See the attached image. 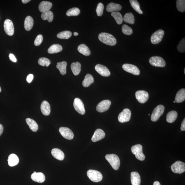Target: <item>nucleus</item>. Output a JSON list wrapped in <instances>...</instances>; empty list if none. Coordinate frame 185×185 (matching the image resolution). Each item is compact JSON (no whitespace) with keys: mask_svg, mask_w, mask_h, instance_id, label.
I'll list each match as a JSON object with an SVG mask.
<instances>
[{"mask_svg":"<svg viewBox=\"0 0 185 185\" xmlns=\"http://www.w3.org/2000/svg\"><path fill=\"white\" fill-rule=\"evenodd\" d=\"M98 39L103 43L109 46L116 44L117 40L113 35L107 33H101L98 35Z\"/></svg>","mask_w":185,"mask_h":185,"instance_id":"nucleus-1","label":"nucleus"},{"mask_svg":"<svg viewBox=\"0 0 185 185\" xmlns=\"http://www.w3.org/2000/svg\"><path fill=\"white\" fill-rule=\"evenodd\" d=\"M105 158L115 170L119 169L120 166V160L118 156L115 154H108L106 155Z\"/></svg>","mask_w":185,"mask_h":185,"instance_id":"nucleus-2","label":"nucleus"},{"mask_svg":"<svg viewBox=\"0 0 185 185\" xmlns=\"http://www.w3.org/2000/svg\"><path fill=\"white\" fill-rule=\"evenodd\" d=\"M143 146L139 144L134 145L131 148V152L135 155L136 158L141 161H144L145 156L143 152Z\"/></svg>","mask_w":185,"mask_h":185,"instance_id":"nucleus-3","label":"nucleus"},{"mask_svg":"<svg viewBox=\"0 0 185 185\" xmlns=\"http://www.w3.org/2000/svg\"><path fill=\"white\" fill-rule=\"evenodd\" d=\"M87 174L90 179L94 182H99L102 180V174L97 170H89L87 171Z\"/></svg>","mask_w":185,"mask_h":185,"instance_id":"nucleus-4","label":"nucleus"},{"mask_svg":"<svg viewBox=\"0 0 185 185\" xmlns=\"http://www.w3.org/2000/svg\"><path fill=\"white\" fill-rule=\"evenodd\" d=\"M165 109L164 106L161 105H159L155 108L151 115V120L155 122L158 120L160 117L163 114Z\"/></svg>","mask_w":185,"mask_h":185,"instance_id":"nucleus-5","label":"nucleus"},{"mask_svg":"<svg viewBox=\"0 0 185 185\" xmlns=\"http://www.w3.org/2000/svg\"><path fill=\"white\" fill-rule=\"evenodd\" d=\"M171 169L174 173H183L185 171V163L181 161H176L171 165Z\"/></svg>","mask_w":185,"mask_h":185,"instance_id":"nucleus-6","label":"nucleus"},{"mask_svg":"<svg viewBox=\"0 0 185 185\" xmlns=\"http://www.w3.org/2000/svg\"><path fill=\"white\" fill-rule=\"evenodd\" d=\"M164 33V31L161 29H159L155 32L151 36V43L154 44H156L160 42L163 38Z\"/></svg>","mask_w":185,"mask_h":185,"instance_id":"nucleus-7","label":"nucleus"},{"mask_svg":"<svg viewBox=\"0 0 185 185\" xmlns=\"http://www.w3.org/2000/svg\"><path fill=\"white\" fill-rule=\"evenodd\" d=\"M149 61L151 65L154 67H163L166 66L165 60L161 57L152 56Z\"/></svg>","mask_w":185,"mask_h":185,"instance_id":"nucleus-8","label":"nucleus"},{"mask_svg":"<svg viewBox=\"0 0 185 185\" xmlns=\"http://www.w3.org/2000/svg\"><path fill=\"white\" fill-rule=\"evenodd\" d=\"M131 113L129 109L125 108L119 113L118 117V121L121 123L127 122L131 118Z\"/></svg>","mask_w":185,"mask_h":185,"instance_id":"nucleus-9","label":"nucleus"},{"mask_svg":"<svg viewBox=\"0 0 185 185\" xmlns=\"http://www.w3.org/2000/svg\"><path fill=\"white\" fill-rule=\"evenodd\" d=\"M73 106L77 112L83 115L85 113V106L82 101L78 98H75L73 102Z\"/></svg>","mask_w":185,"mask_h":185,"instance_id":"nucleus-10","label":"nucleus"},{"mask_svg":"<svg viewBox=\"0 0 185 185\" xmlns=\"http://www.w3.org/2000/svg\"><path fill=\"white\" fill-rule=\"evenodd\" d=\"M135 95L136 100L141 103L144 104L148 100V92L144 90H139L136 91Z\"/></svg>","mask_w":185,"mask_h":185,"instance_id":"nucleus-11","label":"nucleus"},{"mask_svg":"<svg viewBox=\"0 0 185 185\" xmlns=\"http://www.w3.org/2000/svg\"><path fill=\"white\" fill-rule=\"evenodd\" d=\"M122 67L123 70L126 72L136 75L140 74V71L139 69L135 65L125 64L123 65Z\"/></svg>","mask_w":185,"mask_h":185,"instance_id":"nucleus-12","label":"nucleus"},{"mask_svg":"<svg viewBox=\"0 0 185 185\" xmlns=\"http://www.w3.org/2000/svg\"><path fill=\"white\" fill-rule=\"evenodd\" d=\"M111 102L109 100L102 101L96 107V110L98 112L103 113L108 110L110 108Z\"/></svg>","mask_w":185,"mask_h":185,"instance_id":"nucleus-13","label":"nucleus"},{"mask_svg":"<svg viewBox=\"0 0 185 185\" xmlns=\"http://www.w3.org/2000/svg\"><path fill=\"white\" fill-rule=\"evenodd\" d=\"M4 29L6 34L9 36L13 35L14 33V28L13 22L11 20L7 19L4 23Z\"/></svg>","mask_w":185,"mask_h":185,"instance_id":"nucleus-14","label":"nucleus"},{"mask_svg":"<svg viewBox=\"0 0 185 185\" xmlns=\"http://www.w3.org/2000/svg\"><path fill=\"white\" fill-rule=\"evenodd\" d=\"M59 131L63 137L67 140H72L74 138L73 132L68 128L61 127L60 128Z\"/></svg>","mask_w":185,"mask_h":185,"instance_id":"nucleus-15","label":"nucleus"},{"mask_svg":"<svg viewBox=\"0 0 185 185\" xmlns=\"http://www.w3.org/2000/svg\"><path fill=\"white\" fill-rule=\"evenodd\" d=\"M95 70L102 76L108 77L110 76V72L106 66L100 64L96 65L95 68Z\"/></svg>","mask_w":185,"mask_h":185,"instance_id":"nucleus-16","label":"nucleus"},{"mask_svg":"<svg viewBox=\"0 0 185 185\" xmlns=\"http://www.w3.org/2000/svg\"><path fill=\"white\" fill-rule=\"evenodd\" d=\"M105 134L104 132L101 129H97L95 132L94 135L92 138L93 142H96L104 138Z\"/></svg>","mask_w":185,"mask_h":185,"instance_id":"nucleus-17","label":"nucleus"},{"mask_svg":"<svg viewBox=\"0 0 185 185\" xmlns=\"http://www.w3.org/2000/svg\"><path fill=\"white\" fill-rule=\"evenodd\" d=\"M52 4L51 2L47 1H43L39 4V11L43 13L49 11L52 7Z\"/></svg>","mask_w":185,"mask_h":185,"instance_id":"nucleus-18","label":"nucleus"},{"mask_svg":"<svg viewBox=\"0 0 185 185\" xmlns=\"http://www.w3.org/2000/svg\"><path fill=\"white\" fill-rule=\"evenodd\" d=\"M31 179L36 182L42 183L45 181V176L42 172H36L33 173L31 176Z\"/></svg>","mask_w":185,"mask_h":185,"instance_id":"nucleus-19","label":"nucleus"},{"mask_svg":"<svg viewBox=\"0 0 185 185\" xmlns=\"http://www.w3.org/2000/svg\"><path fill=\"white\" fill-rule=\"evenodd\" d=\"M41 111L44 115H49L50 113V106L49 103L46 100L42 102L41 106Z\"/></svg>","mask_w":185,"mask_h":185,"instance_id":"nucleus-20","label":"nucleus"},{"mask_svg":"<svg viewBox=\"0 0 185 185\" xmlns=\"http://www.w3.org/2000/svg\"><path fill=\"white\" fill-rule=\"evenodd\" d=\"M122 6L119 4L111 3L107 6V11L109 12H113L120 11Z\"/></svg>","mask_w":185,"mask_h":185,"instance_id":"nucleus-21","label":"nucleus"},{"mask_svg":"<svg viewBox=\"0 0 185 185\" xmlns=\"http://www.w3.org/2000/svg\"><path fill=\"white\" fill-rule=\"evenodd\" d=\"M52 154L56 159L60 161H62L65 158V155L62 151L59 149L55 148L52 149Z\"/></svg>","mask_w":185,"mask_h":185,"instance_id":"nucleus-22","label":"nucleus"},{"mask_svg":"<svg viewBox=\"0 0 185 185\" xmlns=\"http://www.w3.org/2000/svg\"><path fill=\"white\" fill-rule=\"evenodd\" d=\"M131 180L132 185H140L141 177L137 172H132L131 174Z\"/></svg>","mask_w":185,"mask_h":185,"instance_id":"nucleus-23","label":"nucleus"},{"mask_svg":"<svg viewBox=\"0 0 185 185\" xmlns=\"http://www.w3.org/2000/svg\"><path fill=\"white\" fill-rule=\"evenodd\" d=\"M8 165L10 167H14L18 164L19 163V159L17 156L15 154H12L8 157Z\"/></svg>","mask_w":185,"mask_h":185,"instance_id":"nucleus-24","label":"nucleus"},{"mask_svg":"<svg viewBox=\"0 0 185 185\" xmlns=\"http://www.w3.org/2000/svg\"><path fill=\"white\" fill-rule=\"evenodd\" d=\"M34 21L31 16H28L25 19L24 22V27L27 31H30L33 26Z\"/></svg>","mask_w":185,"mask_h":185,"instance_id":"nucleus-25","label":"nucleus"},{"mask_svg":"<svg viewBox=\"0 0 185 185\" xmlns=\"http://www.w3.org/2000/svg\"><path fill=\"white\" fill-rule=\"evenodd\" d=\"M78 51L85 56H89L91 54V51L89 47L84 44L80 45L77 48Z\"/></svg>","mask_w":185,"mask_h":185,"instance_id":"nucleus-26","label":"nucleus"},{"mask_svg":"<svg viewBox=\"0 0 185 185\" xmlns=\"http://www.w3.org/2000/svg\"><path fill=\"white\" fill-rule=\"evenodd\" d=\"M185 100V90L180 89L176 94L175 100V102L180 103L184 102Z\"/></svg>","mask_w":185,"mask_h":185,"instance_id":"nucleus-27","label":"nucleus"},{"mask_svg":"<svg viewBox=\"0 0 185 185\" xmlns=\"http://www.w3.org/2000/svg\"><path fill=\"white\" fill-rule=\"evenodd\" d=\"M62 50V47L61 45L58 44H54L50 46L48 48V52L49 54H53L58 53Z\"/></svg>","mask_w":185,"mask_h":185,"instance_id":"nucleus-28","label":"nucleus"},{"mask_svg":"<svg viewBox=\"0 0 185 185\" xmlns=\"http://www.w3.org/2000/svg\"><path fill=\"white\" fill-rule=\"evenodd\" d=\"M81 66L80 63L78 62H73L71 64V68L73 75H77L79 74L81 71Z\"/></svg>","mask_w":185,"mask_h":185,"instance_id":"nucleus-29","label":"nucleus"},{"mask_svg":"<svg viewBox=\"0 0 185 185\" xmlns=\"http://www.w3.org/2000/svg\"><path fill=\"white\" fill-rule=\"evenodd\" d=\"M178 113L175 111H171L167 113L166 121L168 123H172L174 122L177 118Z\"/></svg>","mask_w":185,"mask_h":185,"instance_id":"nucleus-30","label":"nucleus"},{"mask_svg":"<svg viewBox=\"0 0 185 185\" xmlns=\"http://www.w3.org/2000/svg\"><path fill=\"white\" fill-rule=\"evenodd\" d=\"M94 79L92 75L90 74L86 75L85 79L82 82V85L84 87H89L91 84L94 82Z\"/></svg>","mask_w":185,"mask_h":185,"instance_id":"nucleus-31","label":"nucleus"},{"mask_svg":"<svg viewBox=\"0 0 185 185\" xmlns=\"http://www.w3.org/2000/svg\"><path fill=\"white\" fill-rule=\"evenodd\" d=\"M26 121L32 131L36 132L38 130V125L34 120L30 118H27L26 119Z\"/></svg>","mask_w":185,"mask_h":185,"instance_id":"nucleus-32","label":"nucleus"},{"mask_svg":"<svg viewBox=\"0 0 185 185\" xmlns=\"http://www.w3.org/2000/svg\"><path fill=\"white\" fill-rule=\"evenodd\" d=\"M123 20L125 22L130 24H133L135 22L134 16L131 12L126 13L123 17Z\"/></svg>","mask_w":185,"mask_h":185,"instance_id":"nucleus-33","label":"nucleus"},{"mask_svg":"<svg viewBox=\"0 0 185 185\" xmlns=\"http://www.w3.org/2000/svg\"><path fill=\"white\" fill-rule=\"evenodd\" d=\"M67 62L65 61L59 62L57 63L56 67L59 70L61 74L64 75L66 73Z\"/></svg>","mask_w":185,"mask_h":185,"instance_id":"nucleus-34","label":"nucleus"},{"mask_svg":"<svg viewBox=\"0 0 185 185\" xmlns=\"http://www.w3.org/2000/svg\"><path fill=\"white\" fill-rule=\"evenodd\" d=\"M41 16L43 20H47L49 22H51L53 20L54 14L52 11L49 10L42 13Z\"/></svg>","mask_w":185,"mask_h":185,"instance_id":"nucleus-35","label":"nucleus"},{"mask_svg":"<svg viewBox=\"0 0 185 185\" xmlns=\"http://www.w3.org/2000/svg\"><path fill=\"white\" fill-rule=\"evenodd\" d=\"M130 4L135 11L140 14H143V11L140 9V4L136 0H130Z\"/></svg>","mask_w":185,"mask_h":185,"instance_id":"nucleus-36","label":"nucleus"},{"mask_svg":"<svg viewBox=\"0 0 185 185\" xmlns=\"http://www.w3.org/2000/svg\"><path fill=\"white\" fill-rule=\"evenodd\" d=\"M111 15L113 17L118 24H121L123 23V18L121 14L118 12H113L111 14Z\"/></svg>","mask_w":185,"mask_h":185,"instance_id":"nucleus-37","label":"nucleus"},{"mask_svg":"<svg viewBox=\"0 0 185 185\" xmlns=\"http://www.w3.org/2000/svg\"><path fill=\"white\" fill-rule=\"evenodd\" d=\"M72 34L70 31H64L58 34L57 37L60 39H68L71 37Z\"/></svg>","mask_w":185,"mask_h":185,"instance_id":"nucleus-38","label":"nucleus"},{"mask_svg":"<svg viewBox=\"0 0 185 185\" xmlns=\"http://www.w3.org/2000/svg\"><path fill=\"white\" fill-rule=\"evenodd\" d=\"M80 11L78 8L76 7L73 8L69 9L67 11L66 14L67 16H77L79 15Z\"/></svg>","mask_w":185,"mask_h":185,"instance_id":"nucleus-39","label":"nucleus"},{"mask_svg":"<svg viewBox=\"0 0 185 185\" xmlns=\"http://www.w3.org/2000/svg\"><path fill=\"white\" fill-rule=\"evenodd\" d=\"M176 8L179 11L184 12L185 11V1L177 0L176 1Z\"/></svg>","mask_w":185,"mask_h":185,"instance_id":"nucleus-40","label":"nucleus"},{"mask_svg":"<svg viewBox=\"0 0 185 185\" xmlns=\"http://www.w3.org/2000/svg\"><path fill=\"white\" fill-rule=\"evenodd\" d=\"M38 63L39 65L41 66L48 67L51 64L50 60L47 58L42 57L40 58L38 60Z\"/></svg>","mask_w":185,"mask_h":185,"instance_id":"nucleus-41","label":"nucleus"},{"mask_svg":"<svg viewBox=\"0 0 185 185\" xmlns=\"http://www.w3.org/2000/svg\"><path fill=\"white\" fill-rule=\"evenodd\" d=\"M122 31L124 34L128 35L132 34L133 33L132 28L126 24H124L123 26Z\"/></svg>","mask_w":185,"mask_h":185,"instance_id":"nucleus-42","label":"nucleus"},{"mask_svg":"<svg viewBox=\"0 0 185 185\" xmlns=\"http://www.w3.org/2000/svg\"><path fill=\"white\" fill-rule=\"evenodd\" d=\"M178 51L180 52H184L185 51V39H183L180 42L177 46Z\"/></svg>","mask_w":185,"mask_h":185,"instance_id":"nucleus-43","label":"nucleus"},{"mask_svg":"<svg viewBox=\"0 0 185 185\" xmlns=\"http://www.w3.org/2000/svg\"><path fill=\"white\" fill-rule=\"evenodd\" d=\"M104 6L102 3H100L98 4L97 7L96 12L98 16H101L103 13Z\"/></svg>","mask_w":185,"mask_h":185,"instance_id":"nucleus-44","label":"nucleus"},{"mask_svg":"<svg viewBox=\"0 0 185 185\" xmlns=\"http://www.w3.org/2000/svg\"><path fill=\"white\" fill-rule=\"evenodd\" d=\"M43 41V36L41 34L37 35L34 42V45L36 46H38L41 44Z\"/></svg>","mask_w":185,"mask_h":185,"instance_id":"nucleus-45","label":"nucleus"},{"mask_svg":"<svg viewBox=\"0 0 185 185\" xmlns=\"http://www.w3.org/2000/svg\"><path fill=\"white\" fill-rule=\"evenodd\" d=\"M34 77L33 75L32 74H29L28 75L27 78V81L28 83H30L33 80Z\"/></svg>","mask_w":185,"mask_h":185,"instance_id":"nucleus-46","label":"nucleus"},{"mask_svg":"<svg viewBox=\"0 0 185 185\" xmlns=\"http://www.w3.org/2000/svg\"><path fill=\"white\" fill-rule=\"evenodd\" d=\"M9 58L11 62H17L16 59L13 54H10L9 55Z\"/></svg>","mask_w":185,"mask_h":185,"instance_id":"nucleus-47","label":"nucleus"},{"mask_svg":"<svg viewBox=\"0 0 185 185\" xmlns=\"http://www.w3.org/2000/svg\"><path fill=\"white\" fill-rule=\"evenodd\" d=\"M181 129L182 131H184L185 130V119L184 118L183 121L181 124Z\"/></svg>","mask_w":185,"mask_h":185,"instance_id":"nucleus-48","label":"nucleus"},{"mask_svg":"<svg viewBox=\"0 0 185 185\" xmlns=\"http://www.w3.org/2000/svg\"><path fill=\"white\" fill-rule=\"evenodd\" d=\"M4 131V127L3 125L0 124V136H1L2 133H3Z\"/></svg>","mask_w":185,"mask_h":185,"instance_id":"nucleus-49","label":"nucleus"},{"mask_svg":"<svg viewBox=\"0 0 185 185\" xmlns=\"http://www.w3.org/2000/svg\"><path fill=\"white\" fill-rule=\"evenodd\" d=\"M31 1L30 0H22V1L23 3L26 4L29 3V2Z\"/></svg>","mask_w":185,"mask_h":185,"instance_id":"nucleus-50","label":"nucleus"},{"mask_svg":"<svg viewBox=\"0 0 185 185\" xmlns=\"http://www.w3.org/2000/svg\"><path fill=\"white\" fill-rule=\"evenodd\" d=\"M153 185H161V184L159 182L156 181L154 183Z\"/></svg>","mask_w":185,"mask_h":185,"instance_id":"nucleus-51","label":"nucleus"},{"mask_svg":"<svg viewBox=\"0 0 185 185\" xmlns=\"http://www.w3.org/2000/svg\"><path fill=\"white\" fill-rule=\"evenodd\" d=\"M78 34H79L77 32H75L73 33V35H74L75 36H77L78 35Z\"/></svg>","mask_w":185,"mask_h":185,"instance_id":"nucleus-52","label":"nucleus"},{"mask_svg":"<svg viewBox=\"0 0 185 185\" xmlns=\"http://www.w3.org/2000/svg\"><path fill=\"white\" fill-rule=\"evenodd\" d=\"M1 87H0V92H1Z\"/></svg>","mask_w":185,"mask_h":185,"instance_id":"nucleus-53","label":"nucleus"},{"mask_svg":"<svg viewBox=\"0 0 185 185\" xmlns=\"http://www.w3.org/2000/svg\"><path fill=\"white\" fill-rule=\"evenodd\" d=\"M184 73H185V69H184Z\"/></svg>","mask_w":185,"mask_h":185,"instance_id":"nucleus-54","label":"nucleus"},{"mask_svg":"<svg viewBox=\"0 0 185 185\" xmlns=\"http://www.w3.org/2000/svg\"><path fill=\"white\" fill-rule=\"evenodd\" d=\"M174 103H175V101H174Z\"/></svg>","mask_w":185,"mask_h":185,"instance_id":"nucleus-55","label":"nucleus"},{"mask_svg":"<svg viewBox=\"0 0 185 185\" xmlns=\"http://www.w3.org/2000/svg\"><path fill=\"white\" fill-rule=\"evenodd\" d=\"M148 115H150V114H148Z\"/></svg>","mask_w":185,"mask_h":185,"instance_id":"nucleus-56","label":"nucleus"}]
</instances>
